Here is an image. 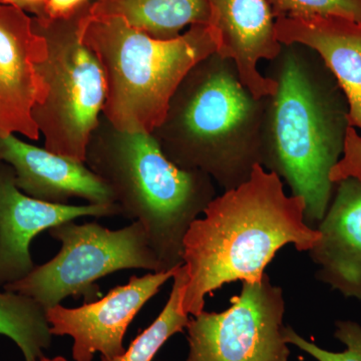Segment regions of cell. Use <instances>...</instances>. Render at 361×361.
I'll return each mask as SVG.
<instances>
[{
  "label": "cell",
  "mask_w": 361,
  "mask_h": 361,
  "mask_svg": "<svg viewBox=\"0 0 361 361\" xmlns=\"http://www.w3.org/2000/svg\"><path fill=\"white\" fill-rule=\"evenodd\" d=\"M265 77L276 90L264 97L261 166L303 199L305 222L312 227L324 218L336 191L330 173L343 155L348 99L319 54L306 45L282 44Z\"/></svg>",
  "instance_id": "cell-1"
},
{
  "label": "cell",
  "mask_w": 361,
  "mask_h": 361,
  "mask_svg": "<svg viewBox=\"0 0 361 361\" xmlns=\"http://www.w3.org/2000/svg\"><path fill=\"white\" fill-rule=\"evenodd\" d=\"M319 238L317 229L306 224L303 199L286 195L276 174L256 166L250 179L216 197L188 230L185 311L200 314L208 294L231 282L261 281L282 247L310 251Z\"/></svg>",
  "instance_id": "cell-2"
},
{
  "label": "cell",
  "mask_w": 361,
  "mask_h": 361,
  "mask_svg": "<svg viewBox=\"0 0 361 361\" xmlns=\"http://www.w3.org/2000/svg\"><path fill=\"white\" fill-rule=\"evenodd\" d=\"M264 106L242 84L234 61L214 52L188 71L152 135L169 160L230 191L261 166Z\"/></svg>",
  "instance_id": "cell-3"
},
{
  "label": "cell",
  "mask_w": 361,
  "mask_h": 361,
  "mask_svg": "<svg viewBox=\"0 0 361 361\" xmlns=\"http://www.w3.org/2000/svg\"><path fill=\"white\" fill-rule=\"evenodd\" d=\"M85 163L110 188L121 216L146 230L161 271L182 266L188 230L216 198L212 178L169 160L149 133L118 130L103 115Z\"/></svg>",
  "instance_id": "cell-4"
},
{
  "label": "cell",
  "mask_w": 361,
  "mask_h": 361,
  "mask_svg": "<svg viewBox=\"0 0 361 361\" xmlns=\"http://www.w3.org/2000/svg\"><path fill=\"white\" fill-rule=\"evenodd\" d=\"M82 42L97 54L108 92L103 116L118 130L152 133L188 71L217 52L208 25H197L177 39H157L121 16L80 18Z\"/></svg>",
  "instance_id": "cell-5"
},
{
  "label": "cell",
  "mask_w": 361,
  "mask_h": 361,
  "mask_svg": "<svg viewBox=\"0 0 361 361\" xmlns=\"http://www.w3.org/2000/svg\"><path fill=\"white\" fill-rule=\"evenodd\" d=\"M80 11L65 20H33L47 42V56L37 63L44 85V99L32 118L44 137V148L80 161L106 104V73L101 61L82 42Z\"/></svg>",
  "instance_id": "cell-6"
},
{
  "label": "cell",
  "mask_w": 361,
  "mask_h": 361,
  "mask_svg": "<svg viewBox=\"0 0 361 361\" xmlns=\"http://www.w3.org/2000/svg\"><path fill=\"white\" fill-rule=\"evenodd\" d=\"M49 234L61 244L59 253L4 288L30 297L45 310L68 297H84L85 302L96 300L101 294L97 282L118 271L163 272L139 222L110 230L96 222L77 224L71 221L51 228Z\"/></svg>",
  "instance_id": "cell-7"
},
{
  "label": "cell",
  "mask_w": 361,
  "mask_h": 361,
  "mask_svg": "<svg viewBox=\"0 0 361 361\" xmlns=\"http://www.w3.org/2000/svg\"><path fill=\"white\" fill-rule=\"evenodd\" d=\"M230 303L222 312L204 310L190 319L185 361H288L281 287L266 274L259 282H242Z\"/></svg>",
  "instance_id": "cell-8"
},
{
  "label": "cell",
  "mask_w": 361,
  "mask_h": 361,
  "mask_svg": "<svg viewBox=\"0 0 361 361\" xmlns=\"http://www.w3.org/2000/svg\"><path fill=\"white\" fill-rule=\"evenodd\" d=\"M176 270L132 276L127 284L80 307L66 308L59 304L49 308L47 318L52 336L73 338L75 361H92L97 353L102 361L123 355V338L130 323L145 304L172 279Z\"/></svg>",
  "instance_id": "cell-9"
},
{
  "label": "cell",
  "mask_w": 361,
  "mask_h": 361,
  "mask_svg": "<svg viewBox=\"0 0 361 361\" xmlns=\"http://www.w3.org/2000/svg\"><path fill=\"white\" fill-rule=\"evenodd\" d=\"M47 51L33 18L18 6L0 4V137L39 139L32 110L44 97L37 63Z\"/></svg>",
  "instance_id": "cell-10"
},
{
  "label": "cell",
  "mask_w": 361,
  "mask_h": 361,
  "mask_svg": "<svg viewBox=\"0 0 361 361\" xmlns=\"http://www.w3.org/2000/svg\"><path fill=\"white\" fill-rule=\"evenodd\" d=\"M115 216H121L116 204L77 206L27 196L16 186L13 168L0 161V287L20 281L35 269L30 245L40 233L78 218Z\"/></svg>",
  "instance_id": "cell-11"
},
{
  "label": "cell",
  "mask_w": 361,
  "mask_h": 361,
  "mask_svg": "<svg viewBox=\"0 0 361 361\" xmlns=\"http://www.w3.org/2000/svg\"><path fill=\"white\" fill-rule=\"evenodd\" d=\"M209 28L217 54L234 61L240 80L258 99L272 94L276 82L258 70L259 61H272L281 51L274 16L267 0H207Z\"/></svg>",
  "instance_id": "cell-12"
},
{
  "label": "cell",
  "mask_w": 361,
  "mask_h": 361,
  "mask_svg": "<svg viewBox=\"0 0 361 361\" xmlns=\"http://www.w3.org/2000/svg\"><path fill=\"white\" fill-rule=\"evenodd\" d=\"M0 161L13 168L21 192L54 204L80 198L97 205L116 204L110 188L84 161L28 144L16 135L0 137Z\"/></svg>",
  "instance_id": "cell-13"
},
{
  "label": "cell",
  "mask_w": 361,
  "mask_h": 361,
  "mask_svg": "<svg viewBox=\"0 0 361 361\" xmlns=\"http://www.w3.org/2000/svg\"><path fill=\"white\" fill-rule=\"evenodd\" d=\"M317 231L320 238L310 251L319 267L316 276L342 295L361 301V180L336 183Z\"/></svg>",
  "instance_id": "cell-14"
},
{
  "label": "cell",
  "mask_w": 361,
  "mask_h": 361,
  "mask_svg": "<svg viewBox=\"0 0 361 361\" xmlns=\"http://www.w3.org/2000/svg\"><path fill=\"white\" fill-rule=\"evenodd\" d=\"M281 44H300L317 52L348 103L349 127L361 130V23L339 16L277 18Z\"/></svg>",
  "instance_id": "cell-15"
},
{
  "label": "cell",
  "mask_w": 361,
  "mask_h": 361,
  "mask_svg": "<svg viewBox=\"0 0 361 361\" xmlns=\"http://www.w3.org/2000/svg\"><path fill=\"white\" fill-rule=\"evenodd\" d=\"M87 14L121 16L132 27L157 39H174L187 26L208 25L207 0H96Z\"/></svg>",
  "instance_id": "cell-16"
},
{
  "label": "cell",
  "mask_w": 361,
  "mask_h": 361,
  "mask_svg": "<svg viewBox=\"0 0 361 361\" xmlns=\"http://www.w3.org/2000/svg\"><path fill=\"white\" fill-rule=\"evenodd\" d=\"M0 334L18 345L25 361L44 357L54 336L42 306L30 297L4 289L0 291Z\"/></svg>",
  "instance_id": "cell-17"
},
{
  "label": "cell",
  "mask_w": 361,
  "mask_h": 361,
  "mask_svg": "<svg viewBox=\"0 0 361 361\" xmlns=\"http://www.w3.org/2000/svg\"><path fill=\"white\" fill-rule=\"evenodd\" d=\"M172 279L170 297L158 317L135 337L123 355L109 361H153L171 337L187 329L190 318L183 306L188 281L185 265L176 270Z\"/></svg>",
  "instance_id": "cell-18"
},
{
  "label": "cell",
  "mask_w": 361,
  "mask_h": 361,
  "mask_svg": "<svg viewBox=\"0 0 361 361\" xmlns=\"http://www.w3.org/2000/svg\"><path fill=\"white\" fill-rule=\"evenodd\" d=\"M277 18L339 16L361 23V0H267Z\"/></svg>",
  "instance_id": "cell-19"
},
{
  "label": "cell",
  "mask_w": 361,
  "mask_h": 361,
  "mask_svg": "<svg viewBox=\"0 0 361 361\" xmlns=\"http://www.w3.org/2000/svg\"><path fill=\"white\" fill-rule=\"evenodd\" d=\"M334 336L346 346L342 353H332L304 339L290 326H284L285 342L295 345L317 361H361V326L358 323L345 320L337 322Z\"/></svg>",
  "instance_id": "cell-20"
},
{
  "label": "cell",
  "mask_w": 361,
  "mask_h": 361,
  "mask_svg": "<svg viewBox=\"0 0 361 361\" xmlns=\"http://www.w3.org/2000/svg\"><path fill=\"white\" fill-rule=\"evenodd\" d=\"M350 177L361 180V137L353 127L346 130L343 157L332 169L330 180L336 184Z\"/></svg>",
  "instance_id": "cell-21"
},
{
  "label": "cell",
  "mask_w": 361,
  "mask_h": 361,
  "mask_svg": "<svg viewBox=\"0 0 361 361\" xmlns=\"http://www.w3.org/2000/svg\"><path fill=\"white\" fill-rule=\"evenodd\" d=\"M87 0H47L39 20H65L73 18L87 4Z\"/></svg>",
  "instance_id": "cell-22"
},
{
  "label": "cell",
  "mask_w": 361,
  "mask_h": 361,
  "mask_svg": "<svg viewBox=\"0 0 361 361\" xmlns=\"http://www.w3.org/2000/svg\"><path fill=\"white\" fill-rule=\"evenodd\" d=\"M45 2L47 0H0V4H13L25 11L37 14V18H42L44 13Z\"/></svg>",
  "instance_id": "cell-23"
},
{
  "label": "cell",
  "mask_w": 361,
  "mask_h": 361,
  "mask_svg": "<svg viewBox=\"0 0 361 361\" xmlns=\"http://www.w3.org/2000/svg\"><path fill=\"white\" fill-rule=\"evenodd\" d=\"M37 361H68L66 360V357H63V356H56V357L49 358V357H44L40 358L39 360Z\"/></svg>",
  "instance_id": "cell-24"
},
{
  "label": "cell",
  "mask_w": 361,
  "mask_h": 361,
  "mask_svg": "<svg viewBox=\"0 0 361 361\" xmlns=\"http://www.w3.org/2000/svg\"></svg>",
  "instance_id": "cell-25"
}]
</instances>
